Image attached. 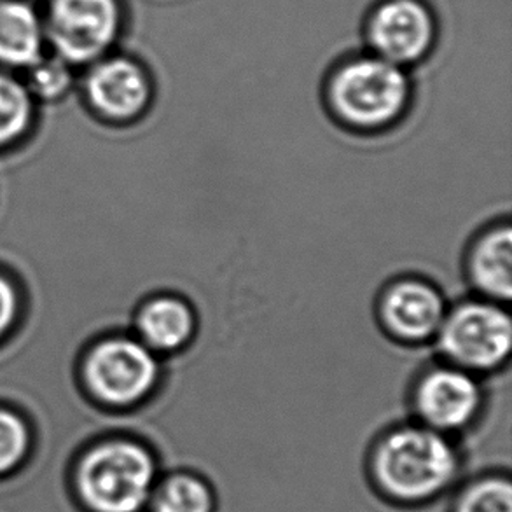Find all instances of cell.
<instances>
[{
	"label": "cell",
	"mask_w": 512,
	"mask_h": 512,
	"mask_svg": "<svg viewBox=\"0 0 512 512\" xmlns=\"http://www.w3.org/2000/svg\"><path fill=\"white\" fill-rule=\"evenodd\" d=\"M464 458L455 439L422 423L397 425L374 439L366 476L378 499L397 509H422L462 481Z\"/></svg>",
	"instance_id": "1"
},
{
	"label": "cell",
	"mask_w": 512,
	"mask_h": 512,
	"mask_svg": "<svg viewBox=\"0 0 512 512\" xmlns=\"http://www.w3.org/2000/svg\"><path fill=\"white\" fill-rule=\"evenodd\" d=\"M327 109L353 132H383L401 121L413 100L409 70L369 51L345 56L324 83Z\"/></svg>",
	"instance_id": "2"
},
{
	"label": "cell",
	"mask_w": 512,
	"mask_h": 512,
	"mask_svg": "<svg viewBox=\"0 0 512 512\" xmlns=\"http://www.w3.org/2000/svg\"><path fill=\"white\" fill-rule=\"evenodd\" d=\"M158 479L156 457L130 439L100 444L79 469L81 493L97 512L147 511Z\"/></svg>",
	"instance_id": "3"
},
{
	"label": "cell",
	"mask_w": 512,
	"mask_h": 512,
	"mask_svg": "<svg viewBox=\"0 0 512 512\" xmlns=\"http://www.w3.org/2000/svg\"><path fill=\"white\" fill-rule=\"evenodd\" d=\"M436 341L446 362L478 376L492 373L511 355V317L497 301H464L446 312Z\"/></svg>",
	"instance_id": "4"
},
{
	"label": "cell",
	"mask_w": 512,
	"mask_h": 512,
	"mask_svg": "<svg viewBox=\"0 0 512 512\" xmlns=\"http://www.w3.org/2000/svg\"><path fill=\"white\" fill-rule=\"evenodd\" d=\"M366 51L411 70L429 60L439 42V20L427 0H378L364 20Z\"/></svg>",
	"instance_id": "5"
},
{
	"label": "cell",
	"mask_w": 512,
	"mask_h": 512,
	"mask_svg": "<svg viewBox=\"0 0 512 512\" xmlns=\"http://www.w3.org/2000/svg\"><path fill=\"white\" fill-rule=\"evenodd\" d=\"M411 406L415 422L455 437L478 422L485 408V394L478 374L444 362L416 378Z\"/></svg>",
	"instance_id": "6"
},
{
	"label": "cell",
	"mask_w": 512,
	"mask_h": 512,
	"mask_svg": "<svg viewBox=\"0 0 512 512\" xmlns=\"http://www.w3.org/2000/svg\"><path fill=\"white\" fill-rule=\"evenodd\" d=\"M123 28L119 0H53L46 34L65 63L95 62L116 44Z\"/></svg>",
	"instance_id": "7"
},
{
	"label": "cell",
	"mask_w": 512,
	"mask_h": 512,
	"mask_svg": "<svg viewBox=\"0 0 512 512\" xmlns=\"http://www.w3.org/2000/svg\"><path fill=\"white\" fill-rule=\"evenodd\" d=\"M86 376L91 390L102 401L114 406H130L146 399L158 385V353L140 340L114 338L93 350Z\"/></svg>",
	"instance_id": "8"
},
{
	"label": "cell",
	"mask_w": 512,
	"mask_h": 512,
	"mask_svg": "<svg viewBox=\"0 0 512 512\" xmlns=\"http://www.w3.org/2000/svg\"><path fill=\"white\" fill-rule=\"evenodd\" d=\"M446 312L443 294L422 278L395 280L378 301L381 327L390 338L409 345L436 340Z\"/></svg>",
	"instance_id": "9"
},
{
	"label": "cell",
	"mask_w": 512,
	"mask_h": 512,
	"mask_svg": "<svg viewBox=\"0 0 512 512\" xmlns=\"http://www.w3.org/2000/svg\"><path fill=\"white\" fill-rule=\"evenodd\" d=\"M153 81L142 63L128 56L98 62L86 81L91 104L105 118L128 121L139 118L153 100Z\"/></svg>",
	"instance_id": "10"
},
{
	"label": "cell",
	"mask_w": 512,
	"mask_h": 512,
	"mask_svg": "<svg viewBox=\"0 0 512 512\" xmlns=\"http://www.w3.org/2000/svg\"><path fill=\"white\" fill-rule=\"evenodd\" d=\"M467 275L481 298L507 303L512 296V228L509 222L485 229L471 243Z\"/></svg>",
	"instance_id": "11"
},
{
	"label": "cell",
	"mask_w": 512,
	"mask_h": 512,
	"mask_svg": "<svg viewBox=\"0 0 512 512\" xmlns=\"http://www.w3.org/2000/svg\"><path fill=\"white\" fill-rule=\"evenodd\" d=\"M137 327L140 341L154 353H177L193 341L198 322L186 299L165 294L142 306Z\"/></svg>",
	"instance_id": "12"
},
{
	"label": "cell",
	"mask_w": 512,
	"mask_h": 512,
	"mask_svg": "<svg viewBox=\"0 0 512 512\" xmlns=\"http://www.w3.org/2000/svg\"><path fill=\"white\" fill-rule=\"evenodd\" d=\"M44 28L27 2L0 0V63L30 67L41 60Z\"/></svg>",
	"instance_id": "13"
},
{
	"label": "cell",
	"mask_w": 512,
	"mask_h": 512,
	"mask_svg": "<svg viewBox=\"0 0 512 512\" xmlns=\"http://www.w3.org/2000/svg\"><path fill=\"white\" fill-rule=\"evenodd\" d=\"M147 511L217 512V495L210 481L198 472H170L158 479Z\"/></svg>",
	"instance_id": "14"
},
{
	"label": "cell",
	"mask_w": 512,
	"mask_h": 512,
	"mask_svg": "<svg viewBox=\"0 0 512 512\" xmlns=\"http://www.w3.org/2000/svg\"><path fill=\"white\" fill-rule=\"evenodd\" d=\"M450 495L448 512H512V479L507 472H483L460 481Z\"/></svg>",
	"instance_id": "15"
},
{
	"label": "cell",
	"mask_w": 512,
	"mask_h": 512,
	"mask_svg": "<svg viewBox=\"0 0 512 512\" xmlns=\"http://www.w3.org/2000/svg\"><path fill=\"white\" fill-rule=\"evenodd\" d=\"M30 119V97L13 77L0 74V146L16 139Z\"/></svg>",
	"instance_id": "16"
},
{
	"label": "cell",
	"mask_w": 512,
	"mask_h": 512,
	"mask_svg": "<svg viewBox=\"0 0 512 512\" xmlns=\"http://www.w3.org/2000/svg\"><path fill=\"white\" fill-rule=\"evenodd\" d=\"M27 448V430L18 416L0 411V472L20 462Z\"/></svg>",
	"instance_id": "17"
},
{
	"label": "cell",
	"mask_w": 512,
	"mask_h": 512,
	"mask_svg": "<svg viewBox=\"0 0 512 512\" xmlns=\"http://www.w3.org/2000/svg\"><path fill=\"white\" fill-rule=\"evenodd\" d=\"M32 67L30 84L35 93L44 98L60 97L69 88L70 72L63 60H37Z\"/></svg>",
	"instance_id": "18"
},
{
	"label": "cell",
	"mask_w": 512,
	"mask_h": 512,
	"mask_svg": "<svg viewBox=\"0 0 512 512\" xmlns=\"http://www.w3.org/2000/svg\"><path fill=\"white\" fill-rule=\"evenodd\" d=\"M16 312V296L13 287L0 278V334L6 331Z\"/></svg>",
	"instance_id": "19"
}]
</instances>
